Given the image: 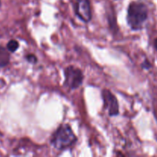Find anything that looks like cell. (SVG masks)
Segmentation results:
<instances>
[{
	"instance_id": "52a82bcc",
	"label": "cell",
	"mask_w": 157,
	"mask_h": 157,
	"mask_svg": "<svg viewBox=\"0 0 157 157\" xmlns=\"http://www.w3.org/2000/svg\"><path fill=\"white\" fill-rule=\"evenodd\" d=\"M19 44L15 40H11L7 44V49L10 52H15L18 48Z\"/></svg>"
},
{
	"instance_id": "ba28073f",
	"label": "cell",
	"mask_w": 157,
	"mask_h": 157,
	"mask_svg": "<svg viewBox=\"0 0 157 157\" xmlns=\"http://www.w3.org/2000/svg\"><path fill=\"white\" fill-rule=\"evenodd\" d=\"M26 59H27L28 61H29L30 63H32V64H35L37 61L36 57L34 55H29L26 56Z\"/></svg>"
},
{
	"instance_id": "3957f363",
	"label": "cell",
	"mask_w": 157,
	"mask_h": 157,
	"mask_svg": "<svg viewBox=\"0 0 157 157\" xmlns=\"http://www.w3.org/2000/svg\"><path fill=\"white\" fill-rule=\"evenodd\" d=\"M64 76V85L72 90L78 88L84 81V75L82 71L79 68H77L74 66H68L65 69Z\"/></svg>"
},
{
	"instance_id": "30bf717a",
	"label": "cell",
	"mask_w": 157,
	"mask_h": 157,
	"mask_svg": "<svg viewBox=\"0 0 157 157\" xmlns=\"http://www.w3.org/2000/svg\"><path fill=\"white\" fill-rule=\"evenodd\" d=\"M154 45H155V48H156V50H157V38L155 40V41H154Z\"/></svg>"
},
{
	"instance_id": "8fae6325",
	"label": "cell",
	"mask_w": 157,
	"mask_h": 157,
	"mask_svg": "<svg viewBox=\"0 0 157 157\" xmlns=\"http://www.w3.org/2000/svg\"><path fill=\"white\" fill-rule=\"evenodd\" d=\"M0 6H1V1H0Z\"/></svg>"
},
{
	"instance_id": "5b68a950",
	"label": "cell",
	"mask_w": 157,
	"mask_h": 157,
	"mask_svg": "<svg viewBox=\"0 0 157 157\" xmlns=\"http://www.w3.org/2000/svg\"><path fill=\"white\" fill-rule=\"evenodd\" d=\"M75 12L78 18L84 22L87 23L91 20V9L89 0H76Z\"/></svg>"
},
{
	"instance_id": "6da1fadb",
	"label": "cell",
	"mask_w": 157,
	"mask_h": 157,
	"mask_svg": "<svg viewBox=\"0 0 157 157\" xmlns=\"http://www.w3.org/2000/svg\"><path fill=\"white\" fill-rule=\"evenodd\" d=\"M148 18V9L144 3L133 2L127 9V24L132 30L142 29L144 23Z\"/></svg>"
},
{
	"instance_id": "7a4b0ae2",
	"label": "cell",
	"mask_w": 157,
	"mask_h": 157,
	"mask_svg": "<svg viewBox=\"0 0 157 157\" xmlns=\"http://www.w3.org/2000/svg\"><path fill=\"white\" fill-rule=\"evenodd\" d=\"M77 142V137L73 130L67 124H63L53 134L52 144L55 149L64 150L71 147Z\"/></svg>"
},
{
	"instance_id": "9c48e42d",
	"label": "cell",
	"mask_w": 157,
	"mask_h": 157,
	"mask_svg": "<svg viewBox=\"0 0 157 157\" xmlns=\"http://www.w3.org/2000/svg\"><path fill=\"white\" fill-rule=\"evenodd\" d=\"M151 67H152V64H150V61H147V60H145V61H144V63H143V64H142V67H143V68L147 69V70L150 69Z\"/></svg>"
},
{
	"instance_id": "8992f818",
	"label": "cell",
	"mask_w": 157,
	"mask_h": 157,
	"mask_svg": "<svg viewBox=\"0 0 157 157\" xmlns=\"http://www.w3.org/2000/svg\"><path fill=\"white\" fill-rule=\"evenodd\" d=\"M10 61V54L8 49L0 45V67H6Z\"/></svg>"
},
{
	"instance_id": "277c9868",
	"label": "cell",
	"mask_w": 157,
	"mask_h": 157,
	"mask_svg": "<svg viewBox=\"0 0 157 157\" xmlns=\"http://www.w3.org/2000/svg\"><path fill=\"white\" fill-rule=\"evenodd\" d=\"M102 98L104 107L108 112L110 117L117 116L119 113V104L116 97L108 90L102 91Z\"/></svg>"
}]
</instances>
